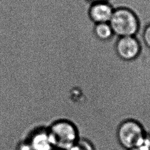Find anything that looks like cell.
Wrapping results in <instances>:
<instances>
[{
  "label": "cell",
  "mask_w": 150,
  "mask_h": 150,
  "mask_svg": "<svg viewBox=\"0 0 150 150\" xmlns=\"http://www.w3.org/2000/svg\"><path fill=\"white\" fill-rule=\"evenodd\" d=\"M47 130L54 147L61 150L72 146L80 139L76 125L68 120L60 119L54 121Z\"/></svg>",
  "instance_id": "obj_1"
},
{
  "label": "cell",
  "mask_w": 150,
  "mask_h": 150,
  "mask_svg": "<svg viewBox=\"0 0 150 150\" xmlns=\"http://www.w3.org/2000/svg\"><path fill=\"white\" fill-rule=\"evenodd\" d=\"M109 24L114 34L119 38L135 36L140 25L136 13L125 7L114 9Z\"/></svg>",
  "instance_id": "obj_2"
},
{
  "label": "cell",
  "mask_w": 150,
  "mask_h": 150,
  "mask_svg": "<svg viewBox=\"0 0 150 150\" xmlns=\"http://www.w3.org/2000/svg\"><path fill=\"white\" fill-rule=\"evenodd\" d=\"M144 135L145 132L142 126L138 122L132 120L121 122L116 131L118 142L127 150L137 146Z\"/></svg>",
  "instance_id": "obj_3"
},
{
  "label": "cell",
  "mask_w": 150,
  "mask_h": 150,
  "mask_svg": "<svg viewBox=\"0 0 150 150\" xmlns=\"http://www.w3.org/2000/svg\"><path fill=\"white\" fill-rule=\"evenodd\" d=\"M115 50L122 61L129 62L138 58L141 52V45L135 36L120 37L116 42Z\"/></svg>",
  "instance_id": "obj_4"
},
{
  "label": "cell",
  "mask_w": 150,
  "mask_h": 150,
  "mask_svg": "<svg viewBox=\"0 0 150 150\" xmlns=\"http://www.w3.org/2000/svg\"><path fill=\"white\" fill-rule=\"evenodd\" d=\"M114 10L106 1L93 3L88 9V16L95 24L109 23Z\"/></svg>",
  "instance_id": "obj_5"
},
{
  "label": "cell",
  "mask_w": 150,
  "mask_h": 150,
  "mask_svg": "<svg viewBox=\"0 0 150 150\" xmlns=\"http://www.w3.org/2000/svg\"><path fill=\"white\" fill-rule=\"evenodd\" d=\"M28 141L32 150H50L54 148L47 128L36 130Z\"/></svg>",
  "instance_id": "obj_6"
},
{
  "label": "cell",
  "mask_w": 150,
  "mask_h": 150,
  "mask_svg": "<svg viewBox=\"0 0 150 150\" xmlns=\"http://www.w3.org/2000/svg\"><path fill=\"white\" fill-rule=\"evenodd\" d=\"M94 33L96 37L102 41L111 39L114 35L109 23H96L94 27Z\"/></svg>",
  "instance_id": "obj_7"
},
{
  "label": "cell",
  "mask_w": 150,
  "mask_h": 150,
  "mask_svg": "<svg viewBox=\"0 0 150 150\" xmlns=\"http://www.w3.org/2000/svg\"><path fill=\"white\" fill-rule=\"evenodd\" d=\"M65 150H95V148L91 141L87 139L80 138L75 144Z\"/></svg>",
  "instance_id": "obj_8"
},
{
  "label": "cell",
  "mask_w": 150,
  "mask_h": 150,
  "mask_svg": "<svg viewBox=\"0 0 150 150\" xmlns=\"http://www.w3.org/2000/svg\"><path fill=\"white\" fill-rule=\"evenodd\" d=\"M142 39L145 45L150 49V23L147 24L144 29Z\"/></svg>",
  "instance_id": "obj_9"
},
{
  "label": "cell",
  "mask_w": 150,
  "mask_h": 150,
  "mask_svg": "<svg viewBox=\"0 0 150 150\" xmlns=\"http://www.w3.org/2000/svg\"><path fill=\"white\" fill-rule=\"evenodd\" d=\"M18 150H32L29 143L26 142H22L18 146Z\"/></svg>",
  "instance_id": "obj_10"
},
{
  "label": "cell",
  "mask_w": 150,
  "mask_h": 150,
  "mask_svg": "<svg viewBox=\"0 0 150 150\" xmlns=\"http://www.w3.org/2000/svg\"><path fill=\"white\" fill-rule=\"evenodd\" d=\"M93 3H96V2H102V1H105L106 0H89Z\"/></svg>",
  "instance_id": "obj_11"
},
{
  "label": "cell",
  "mask_w": 150,
  "mask_h": 150,
  "mask_svg": "<svg viewBox=\"0 0 150 150\" xmlns=\"http://www.w3.org/2000/svg\"><path fill=\"white\" fill-rule=\"evenodd\" d=\"M130 150H146V149H142V148H138V147H135Z\"/></svg>",
  "instance_id": "obj_12"
},
{
  "label": "cell",
  "mask_w": 150,
  "mask_h": 150,
  "mask_svg": "<svg viewBox=\"0 0 150 150\" xmlns=\"http://www.w3.org/2000/svg\"><path fill=\"white\" fill-rule=\"evenodd\" d=\"M50 150H61V149H58V148H57L54 147V148H53L52 149H51Z\"/></svg>",
  "instance_id": "obj_13"
}]
</instances>
